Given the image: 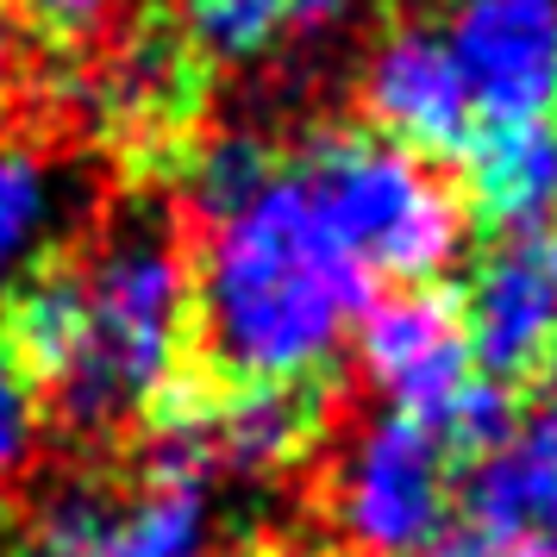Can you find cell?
I'll return each instance as SVG.
<instances>
[{"label":"cell","mask_w":557,"mask_h":557,"mask_svg":"<svg viewBox=\"0 0 557 557\" xmlns=\"http://www.w3.org/2000/svg\"><path fill=\"white\" fill-rule=\"evenodd\" d=\"M57 226V170L32 145L0 138V295L45 257Z\"/></svg>","instance_id":"obj_13"},{"label":"cell","mask_w":557,"mask_h":557,"mask_svg":"<svg viewBox=\"0 0 557 557\" xmlns=\"http://www.w3.org/2000/svg\"><path fill=\"white\" fill-rule=\"evenodd\" d=\"M295 176L370 276L426 288L463 251V232H470L463 195L432 170V157H413L376 132L313 138Z\"/></svg>","instance_id":"obj_3"},{"label":"cell","mask_w":557,"mask_h":557,"mask_svg":"<svg viewBox=\"0 0 557 557\" xmlns=\"http://www.w3.org/2000/svg\"><path fill=\"white\" fill-rule=\"evenodd\" d=\"M463 213L502 238L557 226V120H495L463 145Z\"/></svg>","instance_id":"obj_11"},{"label":"cell","mask_w":557,"mask_h":557,"mask_svg":"<svg viewBox=\"0 0 557 557\" xmlns=\"http://www.w3.org/2000/svg\"><path fill=\"white\" fill-rule=\"evenodd\" d=\"M188 326L195 270L157 207L107 220L82 251H45L0 295V345L26 370L38 413L76 438L145 420L182 382Z\"/></svg>","instance_id":"obj_1"},{"label":"cell","mask_w":557,"mask_h":557,"mask_svg":"<svg viewBox=\"0 0 557 557\" xmlns=\"http://www.w3.org/2000/svg\"><path fill=\"white\" fill-rule=\"evenodd\" d=\"M357 101L376 138L401 145L413 157H438L457 151L476 138V107L470 88L457 76L451 51H445V32L438 26H388L376 38V51L357 76Z\"/></svg>","instance_id":"obj_9"},{"label":"cell","mask_w":557,"mask_h":557,"mask_svg":"<svg viewBox=\"0 0 557 557\" xmlns=\"http://www.w3.org/2000/svg\"><path fill=\"white\" fill-rule=\"evenodd\" d=\"M38 395H32L26 370L13 363V351L0 345V482L20 476L32 463V451H38Z\"/></svg>","instance_id":"obj_16"},{"label":"cell","mask_w":557,"mask_h":557,"mask_svg":"<svg viewBox=\"0 0 557 557\" xmlns=\"http://www.w3.org/2000/svg\"><path fill=\"white\" fill-rule=\"evenodd\" d=\"M188 82H195L188 38L138 32V38H126V51L107 63V113L126 120V126H170V120H182Z\"/></svg>","instance_id":"obj_12"},{"label":"cell","mask_w":557,"mask_h":557,"mask_svg":"<svg viewBox=\"0 0 557 557\" xmlns=\"http://www.w3.org/2000/svg\"><path fill=\"white\" fill-rule=\"evenodd\" d=\"M457 507V457L426 420L376 413L332 470V520L351 557H426Z\"/></svg>","instance_id":"obj_4"},{"label":"cell","mask_w":557,"mask_h":557,"mask_svg":"<svg viewBox=\"0 0 557 557\" xmlns=\"http://www.w3.org/2000/svg\"><path fill=\"white\" fill-rule=\"evenodd\" d=\"M288 20V0H188L182 7V32H188V51L213 57V63H257L282 45Z\"/></svg>","instance_id":"obj_15"},{"label":"cell","mask_w":557,"mask_h":557,"mask_svg":"<svg viewBox=\"0 0 557 557\" xmlns=\"http://www.w3.org/2000/svg\"><path fill=\"white\" fill-rule=\"evenodd\" d=\"M351 7H357V0H288V20L307 26V32H320V26H338Z\"/></svg>","instance_id":"obj_19"},{"label":"cell","mask_w":557,"mask_h":557,"mask_svg":"<svg viewBox=\"0 0 557 557\" xmlns=\"http://www.w3.org/2000/svg\"><path fill=\"white\" fill-rule=\"evenodd\" d=\"M270 176H276V151H270L257 132H220V138H207L201 151L188 157L182 188H188L195 220H201V226H213V220L238 213V207L251 201Z\"/></svg>","instance_id":"obj_14"},{"label":"cell","mask_w":557,"mask_h":557,"mask_svg":"<svg viewBox=\"0 0 557 557\" xmlns=\"http://www.w3.org/2000/svg\"><path fill=\"white\" fill-rule=\"evenodd\" d=\"M426 557H539V552H513V545H488V539H445V545H432Z\"/></svg>","instance_id":"obj_20"},{"label":"cell","mask_w":557,"mask_h":557,"mask_svg":"<svg viewBox=\"0 0 557 557\" xmlns=\"http://www.w3.org/2000/svg\"><path fill=\"white\" fill-rule=\"evenodd\" d=\"M20 95H26V32L0 7V138H7L13 113H20Z\"/></svg>","instance_id":"obj_18"},{"label":"cell","mask_w":557,"mask_h":557,"mask_svg":"<svg viewBox=\"0 0 557 557\" xmlns=\"http://www.w3.org/2000/svg\"><path fill=\"white\" fill-rule=\"evenodd\" d=\"M457 507L488 545H513V552L557 545V388L513 407L502 438L463 463Z\"/></svg>","instance_id":"obj_10"},{"label":"cell","mask_w":557,"mask_h":557,"mask_svg":"<svg viewBox=\"0 0 557 557\" xmlns=\"http://www.w3.org/2000/svg\"><path fill=\"white\" fill-rule=\"evenodd\" d=\"M376 276L320 220L301 176H270L213 220L195 270V326L213 382H320L351 345Z\"/></svg>","instance_id":"obj_2"},{"label":"cell","mask_w":557,"mask_h":557,"mask_svg":"<svg viewBox=\"0 0 557 557\" xmlns=\"http://www.w3.org/2000/svg\"><path fill=\"white\" fill-rule=\"evenodd\" d=\"M457 313L488 382L557 376V226L502 238L476 263Z\"/></svg>","instance_id":"obj_7"},{"label":"cell","mask_w":557,"mask_h":557,"mask_svg":"<svg viewBox=\"0 0 557 557\" xmlns=\"http://www.w3.org/2000/svg\"><path fill=\"white\" fill-rule=\"evenodd\" d=\"M13 20H26L32 32H45L51 45H82L120 13V0H0Z\"/></svg>","instance_id":"obj_17"},{"label":"cell","mask_w":557,"mask_h":557,"mask_svg":"<svg viewBox=\"0 0 557 557\" xmlns=\"http://www.w3.org/2000/svg\"><path fill=\"white\" fill-rule=\"evenodd\" d=\"M20 557H220L207 488L170 476H63L26 513Z\"/></svg>","instance_id":"obj_5"},{"label":"cell","mask_w":557,"mask_h":557,"mask_svg":"<svg viewBox=\"0 0 557 557\" xmlns=\"http://www.w3.org/2000/svg\"><path fill=\"white\" fill-rule=\"evenodd\" d=\"M351 351L370 388L388 401V413L426 420L432 432L463 401V388L482 376L476 357H470V338H463V313L438 288L376 295L351 332Z\"/></svg>","instance_id":"obj_6"},{"label":"cell","mask_w":557,"mask_h":557,"mask_svg":"<svg viewBox=\"0 0 557 557\" xmlns=\"http://www.w3.org/2000/svg\"><path fill=\"white\" fill-rule=\"evenodd\" d=\"M445 51L476 120H539L557 101V0H451Z\"/></svg>","instance_id":"obj_8"}]
</instances>
